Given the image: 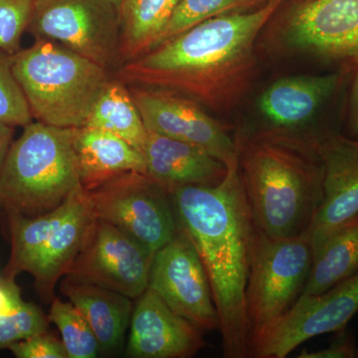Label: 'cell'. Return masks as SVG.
<instances>
[{"label":"cell","mask_w":358,"mask_h":358,"mask_svg":"<svg viewBox=\"0 0 358 358\" xmlns=\"http://www.w3.org/2000/svg\"><path fill=\"white\" fill-rule=\"evenodd\" d=\"M285 0L216 16L124 63L117 79L169 90L216 110L239 103L255 76V42Z\"/></svg>","instance_id":"obj_1"},{"label":"cell","mask_w":358,"mask_h":358,"mask_svg":"<svg viewBox=\"0 0 358 358\" xmlns=\"http://www.w3.org/2000/svg\"><path fill=\"white\" fill-rule=\"evenodd\" d=\"M179 227L199 252L217 308L226 358L249 357L246 288L256 227L245 196L239 162L214 186L171 192Z\"/></svg>","instance_id":"obj_2"},{"label":"cell","mask_w":358,"mask_h":358,"mask_svg":"<svg viewBox=\"0 0 358 358\" xmlns=\"http://www.w3.org/2000/svg\"><path fill=\"white\" fill-rule=\"evenodd\" d=\"M235 140L257 231L278 238L308 232L322 199L324 167L317 152L268 138Z\"/></svg>","instance_id":"obj_3"},{"label":"cell","mask_w":358,"mask_h":358,"mask_svg":"<svg viewBox=\"0 0 358 358\" xmlns=\"http://www.w3.org/2000/svg\"><path fill=\"white\" fill-rule=\"evenodd\" d=\"M13 141L0 169V207L36 216L56 208L82 187L75 129L31 122Z\"/></svg>","instance_id":"obj_4"},{"label":"cell","mask_w":358,"mask_h":358,"mask_svg":"<svg viewBox=\"0 0 358 358\" xmlns=\"http://www.w3.org/2000/svg\"><path fill=\"white\" fill-rule=\"evenodd\" d=\"M13 69L33 119L58 128L84 127L110 81L105 68L44 39L14 54Z\"/></svg>","instance_id":"obj_5"},{"label":"cell","mask_w":358,"mask_h":358,"mask_svg":"<svg viewBox=\"0 0 358 358\" xmlns=\"http://www.w3.org/2000/svg\"><path fill=\"white\" fill-rule=\"evenodd\" d=\"M94 218L83 186L46 213L9 214L11 256L7 277L30 273L45 300H53L54 288L69 272Z\"/></svg>","instance_id":"obj_6"},{"label":"cell","mask_w":358,"mask_h":358,"mask_svg":"<svg viewBox=\"0 0 358 358\" xmlns=\"http://www.w3.org/2000/svg\"><path fill=\"white\" fill-rule=\"evenodd\" d=\"M313 257L308 232L300 236L278 238L256 231L246 288L250 343L300 298Z\"/></svg>","instance_id":"obj_7"},{"label":"cell","mask_w":358,"mask_h":358,"mask_svg":"<svg viewBox=\"0 0 358 358\" xmlns=\"http://www.w3.org/2000/svg\"><path fill=\"white\" fill-rule=\"evenodd\" d=\"M86 192L96 218L124 231L155 254L179 232L171 193L147 174H122Z\"/></svg>","instance_id":"obj_8"},{"label":"cell","mask_w":358,"mask_h":358,"mask_svg":"<svg viewBox=\"0 0 358 358\" xmlns=\"http://www.w3.org/2000/svg\"><path fill=\"white\" fill-rule=\"evenodd\" d=\"M26 31L106 70L120 62L119 10L110 0H34Z\"/></svg>","instance_id":"obj_9"},{"label":"cell","mask_w":358,"mask_h":358,"mask_svg":"<svg viewBox=\"0 0 358 358\" xmlns=\"http://www.w3.org/2000/svg\"><path fill=\"white\" fill-rule=\"evenodd\" d=\"M358 313V273L322 293L301 296L252 339L249 357L284 358L308 339L343 331Z\"/></svg>","instance_id":"obj_10"},{"label":"cell","mask_w":358,"mask_h":358,"mask_svg":"<svg viewBox=\"0 0 358 358\" xmlns=\"http://www.w3.org/2000/svg\"><path fill=\"white\" fill-rule=\"evenodd\" d=\"M155 253L102 219L94 218L68 277L140 298L148 287Z\"/></svg>","instance_id":"obj_11"},{"label":"cell","mask_w":358,"mask_h":358,"mask_svg":"<svg viewBox=\"0 0 358 358\" xmlns=\"http://www.w3.org/2000/svg\"><path fill=\"white\" fill-rule=\"evenodd\" d=\"M148 288L203 333L220 329L203 263L180 227L178 235L155 254Z\"/></svg>","instance_id":"obj_12"},{"label":"cell","mask_w":358,"mask_h":358,"mask_svg":"<svg viewBox=\"0 0 358 358\" xmlns=\"http://www.w3.org/2000/svg\"><path fill=\"white\" fill-rule=\"evenodd\" d=\"M131 94L148 131L202 148L227 166L238 162L239 148L229 129L196 101L164 89L134 87Z\"/></svg>","instance_id":"obj_13"},{"label":"cell","mask_w":358,"mask_h":358,"mask_svg":"<svg viewBox=\"0 0 358 358\" xmlns=\"http://www.w3.org/2000/svg\"><path fill=\"white\" fill-rule=\"evenodd\" d=\"M343 73L298 75L278 80L262 94L259 108L270 127L245 136L258 134L315 152V143L303 128L315 119L343 82Z\"/></svg>","instance_id":"obj_14"},{"label":"cell","mask_w":358,"mask_h":358,"mask_svg":"<svg viewBox=\"0 0 358 358\" xmlns=\"http://www.w3.org/2000/svg\"><path fill=\"white\" fill-rule=\"evenodd\" d=\"M287 37L317 57L358 67V0H307L289 14Z\"/></svg>","instance_id":"obj_15"},{"label":"cell","mask_w":358,"mask_h":358,"mask_svg":"<svg viewBox=\"0 0 358 358\" xmlns=\"http://www.w3.org/2000/svg\"><path fill=\"white\" fill-rule=\"evenodd\" d=\"M315 152L324 167L322 199L308 230L313 250L358 214V141L327 131Z\"/></svg>","instance_id":"obj_16"},{"label":"cell","mask_w":358,"mask_h":358,"mask_svg":"<svg viewBox=\"0 0 358 358\" xmlns=\"http://www.w3.org/2000/svg\"><path fill=\"white\" fill-rule=\"evenodd\" d=\"M136 300L129 322L128 357L187 358L206 346L203 331L171 310L152 289Z\"/></svg>","instance_id":"obj_17"},{"label":"cell","mask_w":358,"mask_h":358,"mask_svg":"<svg viewBox=\"0 0 358 358\" xmlns=\"http://www.w3.org/2000/svg\"><path fill=\"white\" fill-rule=\"evenodd\" d=\"M143 155L148 178L169 193L183 186L217 185L228 171L224 162L202 148L152 131Z\"/></svg>","instance_id":"obj_18"},{"label":"cell","mask_w":358,"mask_h":358,"mask_svg":"<svg viewBox=\"0 0 358 358\" xmlns=\"http://www.w3.org/2000/svg\"><path fill=\"white\" fill-rule=\"evenodd\" d=\"M74 145L80 180L85 190L122 174H147L143 155L108 131L85 126L75 129Z\"/></svg>","instance_id":"obj_19"},{"label":"cell","mask_w":358,"mask_h":358,"mask_svg":"<svg viewBox=\"0 0 358 358\" xmlns=\"http://www.w3.org/2000/svg\"><path fill=\"white\" fill-rule=\"evenodd\" d=\"M61 289L88 322L98 339L100 352H112L122 345L133 313L131 299L68 275Z\"/></svg>","instance_id":"obj_20"},{"label":"cell","mask_w":358,"mask_h":358,"mask_svg":"<svg viewBox=\"0 0 358 358\" xmlns=\"http://www.w3.org/2000/svg\"><path fill=\"white\" fill-rule=\"evenodd\" d=\"M358 273V214L313 249L312 267L301 296L331 289Z\"/></svg>","instance_id":"obj_21"},{"label":"cell","mask_w":358,"mask_h":358,"mask_svg":"<svg viewBox=\"0 0 358 358\" xmlns=\"http://www.w3.org/2000/svg\"><path fill=\"white\" fill-rule=\"evenodd\" d=\"M181 0H122L119 8L120 62L152 49Z\"/></svg>","instance_id":"obj_22"},{"label":"cell","mask_w":358,"mask_h":358,"mask_svg":"<svg viewBox=\"0 0 358 358\" xmlns=\"http://www.w3.org/2000/svg\"><path fill=\"white\" fill-rule=\"evenodd\" d=\"M85 127L119 136L143 154L148 129L131 91L120 80H110L94 103Z\"/></svg>","instance_id":"obj_23"},{"label":"cell","mask_w":358,"mask_h":358,"mask_svg":"<svg viewBox=\"0 0 358 358\" xmlns=\"http://www.w3.org/2000/svg\"><path fill=\"white\" fill-rule=\"evenodd\" d=\"M265 2L266 0H181L152 49L204 21L223 14L243 11Z\"/></svg>","instance_id":"obj_24"},{"label":"cell","mask_w":358,"mask_h":358,"mask_svg":"<svg viewBox=\"0 0 358 358\" xmlns=\"http://www.w3.org/2000/svg\"><path fill=\"white\" fill-rule=\"evenodd\" d=\"M48 320L58 327L68 358L96 357L100 352L98 339L73 303L53 299Z\"/></svg>","instance_id":"obj_25"},{"label":"cell","mask_w":358,"mask_h":358,"mask_svg":"<svg viewBox=\"0 0 358 358\" xmlns=\"http://www.w3.org/2000/svg\"><path fill=\"white\" fill-rule=\"evenodd\" d=\"M13 55L0 49V122L24 128L33 122L17 80L14 76Z\"/></svg>","instance_id":"obj_26"},{"label":"cell","mask_w":358,"mask_h":358,"mask_svg":"<svg viewBox=\"0 0 358 358\" xmlns=\"http://www.w3.org/2000/svg\"><path fill=\"white\" fill-rule=\"evenodd\" d=\"M48 322V317L38 307L23 301L16 312L0 317V350L46 333Z\"/></svg>","instance_id":"obj_27"},{"label":"cell","mask_w":358,"mask_h":358,"mask_svg":"<svg viewBox=\"0 0 358 358\" xmlns=\"http://www.w3.org/2000/svg\"><path fill=\"white\" fill-rule=\"evenodd\" d=\"M34 0H0V49L14 55L21 50Z\"/></svg>","instance_id":"obj_28"},{"label":"cell","mask_w":358,"mask_h":358,"mask_svg":"<svg viewBox=\"0 0 358 358\" xmlns=\"http://www.w3.org/2000/svg\"><path fill=\"white\" fill-rule=\"evenodd\" d=\"M18 358H68L62 341L44 333L9 346Z\"/></svg>","instance_id":"obj_29"},{"label":"cell","mask_w":358,"mask_h":358,"mask_svg":"<svg viewBox=\"0 0 358 358\" xmlns=\"http://www.w3.org/2000/svg\"><path fill=\"white\" fill-rule=\"evenodd\" d=\"M338 336L331 341L329 348L317 352H310L303 350L298 357L300 358H355L357 357L358 350L355 336L350 331H343L336 333Z\"/></svg>","instance_id":"obj_30"},{"label":"cell","mask_w":358,"mask_h":358,"mask_svg":"<svg viewBox=\"0 0 358 358\" xmlns=\"http://www.w3.org/2000/svg\"><path fill=\"white\" fill-rule=\"evenodd\" d=\"M20 289L13 278L7 277L0 281V317L11 315L23 303Z\"/></svg>","instance_id":"obj_31"},{"label":"cell","mask_w":358,"mask_h":358,"mask_svg":"<svg viewBox=\"0 0 358 358\" xmlns=\"http://www.w3.org/2000/svg\"><path fill=\"white\" fill-rule=\"evenodd\" d=\"M348 134L346 136L358 141V68L353 78L350 99H348Z\"/></svg>","instance_id":"obj_32"},{"label":"cell","mask_w":358,"mask_h":358,"mask_svg":"<svg viewBox=\"0 0 358 358\" xmlns=\"http://www.w3.org/2000/svg\"><path fill=\"white\" fill-rule=\"evenodd\" d=\"M14 127L0 122V169L13 143Z\"/></svg>","instance_id":"obj_33"},{"label":"cell","mask_w":358,"mask_h":358,"mask_svg":"<svg viewBox=\"0 0 358 358\" xmlns=\"http://www.w3.org/2000/svg\"><path fill=\"white\" fill-rule=\"evenodd\" d=\"M110 1L113 2V3L115 4V6H117V8H119L120 4H121L122 0H110Z\"/></svg>","instance_id":"obj_34"},{"label":"cell","mask_w":358,"mask_h":358,"mask_svg":"<svg viewBox=\"0 0 358 358\" xmlns=\"http://www.w3.org/2000/svg\"><path fill=\"white\" fill-rule=\"evenodd\" d=\"M301 1H307V0H301Z\"/></svg>","instance_id":"obj_35"}]
</instances>
